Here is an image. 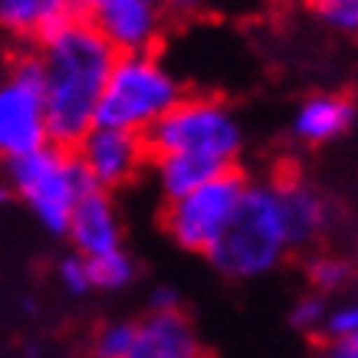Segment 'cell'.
Masks as SVG:
<instances>
[{
  "instance_id": "1",
  "label": "cell",
  "mask_w": 358,
  "mask_h": 358,
  "mask_svg": "<svg viewBox=\"0 0 358 358\" xmlns=\"http://www.w3.org/2000/svg\"><path fill=\"white\" fill-rule=\"evenodd\" d=\"M36 56L43 69L50 145L76 148V141L96 125V106L115 63V50L83 20L43 40Z\"/></svg>"
},
{
  "instance_id": "2",
  "label": "cell",
  "mask_w": 358,
  "mask_h": 358,
  "mask_svg": "<svg viewBox=\"0 0 358 358\" xmlns=\"http://www.w3.org/2000/svg\"><path fill=\"white\" fill-rule=\"evenodd\" d=\"M289 250L286 220H282L276 181L247 185L237 204V214L210 247L207 260L230 280H253L270 273Z\"/></svg>"
},
{
  "instance_id": "3",
  "label": "cell",
  "mask_w": 358,
  "mask_h": 358,
  "mask_svg": "<svg viewBox=\"0 0 358 358\" xmlns=\"http://www.w3.org/2000/svg\"><path fill=\"white\" fill-rule=\"evenodd\" d=\"M181 99H185L181 79L155 50L115 56L96 106V125L145 135Z\"/></svg>"
},
{
  "instance_id": "4",
  "label": "cell",
  "mask_w": 358,
  "mask_h": 358,
  "mask_svg": "<svg viewBox=\"0 0 358 358\" xmlns=\"http://www.w3.org/2000/svg\"><path fill=\"white\" fill-rule=\"evenodd\" d=\"M148 155H194L220 168H237L243 155V125L227 102L214 96H185L145 131Z\"/></svg>"
},
{
  "instance_id": "5",
  "label": "cell",
  "mask_w": 358,
  "mask_h": 358,
  "mask_svg": "<svg viewBox=\"0 0 358 358\" xmlns=\"http://www.w3.org/2000/svg\"><path fill=\"white\" fill-rule=\"evenodd\" d=\"M7 174L10 187L30 204L36 220L50 234H66L76 201L92 187L73 148L59 145H43L23 158L7 162Z\"/></svg>"
},
{
  "instance_id": "6",
  "label": "cell",
  "mask_w": 358,
  "mask_h": 358,
  "mask_svg": "<svg viewBox=\"0 0 358 358\" xmlns=\"http://www.w3.org/2000/svg\"><path fill=\"white\" fill-rule=\"evenodd\" d=\"M247 174L240 168H227L217 178L204 181L191 194L168 201L164 207V230L178 247L191 253H210L227 224L237 214V204L247 191Z\"/></svg>"
},
{
  "instance_id": "7",
  "label": "cell",
  "mask_w": 358,
  "mask_h": 358,
  "mask_svg": "<svg viewBox=\"0 0 358 358\" xmlns=\"http://www.w3.org/2000/svg\"><path fill=\"white\" fill-rule=\"evenodd\" d=\"M50 145L43 112V69L40 56L27 53L0 83V158H23Z\"/></svg>"
},
{
  "instance_id": "8",
  "label": "cell",
  "mask_w": 358,
  "mask_h": 358,
  "mask_svg": "<svg viewBox=\"0 0 358 358\" xmlns=\"http://www.w3.org/2000/svg\"><path fill=\"white\" fill-rule=\"evenodd\" d=\"M86 23L115 50L125 53H152L162 40L164 10L158 0H83Z\"/></svg>"
},
{
  "instance_id": "9",
  "label": "cell",
  "mask_w": 358,
  "mask_h": 358,
  "mask_svg": "<svg viewBox=\"0 0 358 358\" xmlns=\"http://www.w3.org/2000/svg\"><path fill=\"white\" fill-rule=\"evenodd\" d=\"M76 162L83 164L89 185L109 194L112 187H122L135 181V174L141 171V164L148 158V145L145 135L135 131H119V129H92L76 141Z\"/></svg>"
},
{
  "instance_id": "10",
  "label": "cell",
  "mask_w": 358,
  "mask_h": 358,
  "mask_svg": "<svg viewBox=\"0 0 358 358\" xmlns=\"http://www.w3.org/2000/svg\"><path fill=\"white\" fill-rule=\"evenodd\" d=\"M66 234L73 240L76 253L86 257V260L122 250V220L112 197L106 191H99V187H89L73 207Z\"/></svg>"
},
{
  "instance_id": "11",
  "label": "cell",
  "mask_w": 358,
  "mask_h": 358,
  "mask_svg": "<svg viewBox=\"0 0 358 358\" xmlns=\"http://www.w3.org/2000/svg\"><path fill=\"white\" fill-rule=\"evenodd\" d=\"M125 358H201V345L185 313H152L138 322Z\"/></svg>"
},
{
  "instance_id": "12",
  "label": "cell",
  "mask_w": 358,
  "mask_h": 358,
  "mask_svg": "<svg viewBox=\"0 0 358 358\" xmlns=\"http://www.w3.org/2000/svg\"><path fill=\"white\" fill-rule=\"evenodd\" d=\"M358 119L355 102L338 92H319L309 96L293 115V135L306 145H326L352 131Z\"/></svg>"
},
{
  "instance_id": "13",
  "label": "cell",
  "mask_w": 358,
  "mask_h": 358,
  "mask_svg": "<svg viewBox=\"0 0 358 358\" xmlns=\"http://www.w3.org/2000/svg\"><path fill=\"white\" fill-rule=\"evenodd\" d=\"M276 191H280V207H282V220H286L289 247L313 243L329 224L326 197L319 194L315 187H309L306 181H296V178H280Z\"/></svg>"
},
{
  "instance_id": "14",
  "label": "cell",
  "mask_w": 358,
  "mask_h": 358,
  "mask_svg": "<svg viewBox=\"0 0 358 358\" xmlns=\"http://www.w3.org/2000/svg\"><path fill=\"white\" fill-rule=\"evenodd\" d=\"M220 171H227V168L207 162V158H194V155H158L155 158V178H158L164 201H178V197L191 194L194 187L217 178Z\"/></svg>"
},
{
  "instance_id": "15",
  "label": "cell",
  "mask_w": 358,
  "mask_h": 358,
  "mask_svg": "<svg viewBox=\"0 0 358 358\" xmlns=\"http://www.w3.org/2000/svg\"><path fill=\"white\" fill-rule=\"evenodd\" d=\"M89 266V282L92 289H122L129 286L131 276H135V263L125 250H112V253H102V257H92L86 260Z\"/></svg>"
},
{
  "instance_id": "16",
  "label": "cell",
  "mask_w": 358,
  "mask_h": 358,
  "mask_svg": "<svg viewBox=\"0 0 358 358\" xmlns=\"http://www.w3.org/2000/svg\"><path fill=\"white\" fill-rule=\"evenodd\" d=\"M50 0H0V27L17 36H36Z\"/></svg>"
},
{
  "instance_id": "17",
  "label": "cell",
  "mask_w": 358,
  "mask_h": 358,
  "mask_svg": "<svg viewBox=\"0 0 358 358\" xmlns=\"http://www.w3.org/2000/svg\"><path fill=\"white\" fill-rule=\"evenodd\" d=\"M135 329H138V322H109V326H102L96 342H92V358H125L131 342H135Z\"/></svg>"
},
{
  "instance_id": "18",
  "label": "cell",
  "mask_w": 358,
  "mask_h": 358,
  "mask_svg": "<svg viewBox=\"0 0 358 358\" xmlns=\"http://www.w3.org/2000/svg\"><path fill=\"white\" fill-rule=\"evenodd\" d=\"M352 270H348L345 260H338V257H319V260L309 263V280L319 293H332L338 286H345Z\"/></svg>"
},
{
  "instance_id": "19",
  "label": "cell",
  "mask_w": 358,
  "mask_h": 358,
  "mask_svg": "<svg viewBox=\"0 0 358 358\" xmlns=\"http://www.w3.org/2000/svg\"><path fill=\"white\" fill-rule=\"evenodd\" d=\"M326 313L329 306L322 296H303V299H296V306L289 309V322L296 329H303V332H315V329H322L326 322Z\"/></svg>"
},
{
  "instance_id": "20",
  "label": "cell",
  "mask_w": 358,
  "mask_h": 358,
  "mask_svg": "<svg viewBox=\"0 0 358 358\" xmlns=\"http://www.w3.org/2000/svg\"><path fill=\"white\" fill-rule=\"evenodd\" d=\"M322 329H326V336L332 338V342L355 336V332H358V303L332 306V309L326 313V322H322Z\"/></svg>"
},
{
  "instance_id": "21",
  "label": "cell",
  "mask_w": 358,
  "mask_h": 358,
  "mask_svg": "<svg viewBox=\"0 0 358 358\" xmlns=\"http://www.w3.org/2000/svg\"><path fill=\"white\" fill-rule=\"evenodd\" d=\"M332 30L358 33V0H329L326 10L319 13Z\"/></svg>"
},
{
  "instance_id": "22",
  "label": "cell",
  "mask_w": 358,
  "mask_h": 358,
  "mask_svg": "<svg viewBox=\"0 0 358 358\" xmlns=\"http://www.w3.org/2000/svg\"><path fill=\"white\" fill-rule=\"evenodd\" d=\"M59 282H63L66 289L73 296H86L92 289V282H89V266H86V257H66L59 263Z\"/></svg>"
},
{
  "instance_id": "23",
  "label": "cell",
  "mask_w": 358,
  "mask_h": 358,
  "mask_svg": "<svg viewBox=\"0 0 358 358\" xmlns=\"http://www.w3.org/2000/svg\"><path fill=\"white\" fill-rule=\"evenodd\" d=\"M181 309V299H178V289L171 286H158L152 293V313H178Z\"/></svg>"
},
{
  "instance_id": "24",
  "label": "cell",
  "mask_w": 358,
  "mask_h": 358,
  "mask_svg": "<svg viewBox=\"0 0 358 358\" xmlns=\"http://www.w3.org/2000/svg\"><path fill=\"white\" fill-rule=\"evenodd\" d=\"M322 358H358V332L348 338H338L332 345L326 348V355Z\"/></svg>"
},
{
  "instance_id": "25",
  "label": "cell",
  "mask_w": 358,
  "mask_h": 358,
  "mask_svg": "<svg viewBox=\"0 0 358 358\" xmlns=\"http://www.w3.org/2000/svg\"><path fill=\"white\" fill-rule=\"evenodd\" d=\"M162 3V10H174V13H191L197 10L204 0H158Z\"/></svg>"
},
{
  "instance_id": "26",
  "label": "cell",
  "mask_w": 358,
  "mask_h": 358,
  "mask_svg": "<svg viewBox=\"0 0 358 358\" xmlns=\"http://www.w3.org/2000/svg\"><path fill=\"white\" fill-rule=\"evenodd\" d=\"M299 3H303V7H309V10H315V13H322L329 0H299Z\"/></svg>"
},
{
  "instance_id": "27",
  "label": "cell",
  "mask_w": 358,
  "mask_h": 358,
  "mask_svg": "<svg viewBox=\"0 0 358 358\" xmlns=\"http://www.w3.org/2000/svg\"><path fill=\"white\" fill-rule=\"evenodd\" d=\"M7 194H10V191H7V187L0 185V204H3V201H7Z\"/></svg>"
}]
</instances>
